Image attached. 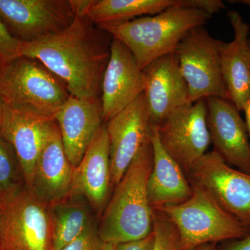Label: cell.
Listing matches in <instances>:
<instances>
[{
  "label": "cell",
  "instance_id": "cell-1",
  "mask_svg": "<svg viewBox=\"0 0 250 250\" xmlns=\"http://www.w3.org/2000/svg\"><path fill=\"white\" fill-rule=\"evenodd\" d=\"M113 37L85 17L53 35L23 42L21 57L36 59L75 98H101Z\"/></svg>",
  "mask_w": 250,
  "mask_h": 250
},
{
  "label": "cell",
  "instance_id": "cell-2",
  "mask_svg": "<svg viewBox=\"0 0 250 250\" xmlns=\"http://www.w3.org/2000/svg\"><path fill=\"white\" fill-rule=\"evenodd\" d=\"M152 166L150 136L115 187L101 215L98 229L104 243L118 246L140 241L152 233L155 211L149 203L147 190Z\"/></svg>",
  "mask_w": 250,
  "mask_h": 250
},
{
  "label": "cell",
  "instance_id": "cell-3",
  "mask_svg": "<svg viewBox=\"0 0 250 250\" xmlns=\"http://www.w3.org/2000/svg\"><path fill=\"white\" fill-rule=\"evenodd\" d=\"M210 17L200 10L178 5L154 16L98 26L123 42L143 70L156 59L174 52L189 31L204 27Z\"/></svg>",
  "mask_w": 250,
  "mask_h": 250
},
{
  "label": "cell",
  "instance_id": "cell-4",
  "mask_svg": "<svg viewBox=\"0 0 250 250\" xmlns=\"http://www.w3.org/2000/svg\"><path fill=\"white\" fill-rule=\"evenodd\" d=\"M70 96L62 81L36 59L20 57L0 65V98L8 107L53 119Z\"/></svg>",
  "mask_w": 250,
  "mask_h": 250
},
{
  "label": "cell",
  "instance_id": "cell-5",
  "mask_svg": "<svg viewBox=\"0 0 250 250\" xmlns=\"http://www.w3.org/2000/svg\"><path fill=\"white\" fill-rule=\"evenodd\" d=\"M192 187L193 193L187 201L154 210L165 215L177 229L182 250L240 239L249 233V229L224 210L208 194Z\"/></svg>",
  "mask_w": 250,
  "mask_h": 250
},
{
  "label": "cell",
  "instance_id": "cell-6",
  "mask_svg": "<svg viewBox=\"0 0 250 250\" xmlns=\"http://www.w3.org/2000/svg\"><path fill=\"white\" fill-rule=\"evenodd\" d=\"M52 205L24 186L0 197V250H51Z\"/></svg>",
  "mask_w": 250,
  "mask_h": 250
},
{
  "label": "cell",
  "instance_id": "cell-7",
  "mask_svg": "<svg viewBox=\"0 0 250 250\" xmlns=\"http://www.w3.org/2000/svg\"><path fill=\"white\" fill-rule=\"evenodd\" d=\"M223 42L205 27H198L189 31L174 50L187 82L190 104L211 97L231 101L220 65Z\"/></svg>",
  "mask_w": 250,
  "mask_h": 250
},
{
  "label": "cell",
  "instance_id": "cell-8",
  "mask_svg": "<svg viewBox=\"0 0 250 250\" xmlns=\"http://www.w3.org/2000/svg\"><path fill=\"white\" fill-rule=\"evenodd\" d=\"M187 176L192 186L201 188L250 229V174L228 165L213 150L199 159Z\"/></svg>",
  "mask_w": 250,
  "mask_h": 250
},
{
  "label": "cell",
  "instance_id": "cell-9",
  "mask_svg": "<svg viewBox=\"0 0 250 250\" xmlns=\"http://www.w3.org/2000/svg\"><path fill=\"white\" fill-rule=\"evenodd\" d=\"M155 125L163 147L187 175L211 143L206 100L177 108Z\"/></svg>",
  "mask_w": 250,
  "mask_h": 250
},
{
  "label": "cell",
  "instance_id": "cell-10",
  "mask_svg": "<svg viewBox=\"0 0 250 250\" xmlns=\"http://www.w3.org/2000/svg\"><path fill=\"white\" fill-rule=\"evenodd\" d=\"M0 18L23 42L53 35L76 18L70 0H0Z\"/></svg>",
  "mask_w": 250,
  "mask_h": 250
},
{
  "label": "cell",
  "instance_id": "cell-11",
  "mask_svg": "<svg viewBox=\"0 0 250 250\" xmlns=\"http://www.w3.org/2000/svg\"><path fill=\"white\" fill-rule=\"evenodd\" d=\"M111 184L116 187L135 156L151 136V122L144 93L106 122Z\"/></svg>",
  "mask_w": 250,
  "mask_h": 250
},
{
  "label": "cell",
  "instance_id": "cell-12",
  "mask_svg": "<svg viewBox=\"0 0 250 250\" xmlns=\"http://www.w3.org/2000/svg\"><path fill=\"white\" fill-rule=\"evenodd\" d=\"M207 125L213 150L237 170L250 174V141L246 123L231 101L206 99Z\"/></svg>",
  "mask_w": 250,
  "mask_h": 250
},
{
  "label": "cell",
  "instance_id": "cell-13",
  "mask_svg": "<svg viewBox=\"0 0 250 250\" xmlns=\"http://www.w3.org/2000/svg\"><path fill=\"white\" fill-rule=\"evenodd\" d=\"M112 187L109 140L104 123L74 169L68 198L83 199L101 215L109 200Z\"/></svg>",
  "mask_w": 250,
  "mask_h": 250
},
{
  "label": "cell",
  "instance_id": "cell-14",
  "mask_svg": "<svg viewBox=\"0 0 250 250\" xmlns=\"http://www.w3.org/2000/svg\"><path fill=\"white\" fill-rule=\"evenodd\" d=\"M144 90V75L134 55L123 42L113 38L102 84L104 122L129 106Z\"/></svg>",
  "mask_w": 250,
  "mask_h": 250
},
{
  "label": "cell",
  "instance_id": "cell-15",
  "mask_svg": "<svg viewBox=\"0 0 250 250\" xmlns=\"http://www.w3.org/2000/svg\"><path fill=\"white\" fill-rule=\"evenodd\" d=\"M143 72L151 124H159L174 110L190 104L187 82L174 52L156 59Z\"/></svg>",
  "mask_w": 250,
  "mask_h": 250
},
{
  "label": "cell",
  "instance_id": "cell-16",
  "mask_svg": "<svg viewBox=\"0 0 250 250\" xmlns=\"http://www.w3.org/2000/svg\"><path fill=\"white\" fill-rule=\"evenodd\" d=\"M53 119L58 125L67 159L76 167L94 135L104 123L101 98L82 99L70 95Z\"/></svg>",
  "mask_w": 250,
  "mask_h": 250
},
{
  "label": "cell",
  "instance_id": "cell-17",
  "mask_svg": "<svg viewBox=\"0 0 250 250\" xmlns=\"http://www.w3.org/2000/svg\"><path fill=\"white\" fill-rule=\"evenodd\" d=\"M74 169L65 154L58 125L54 120L29 188L49 205L66 200L71 191Z\"/></svg>",
  "mask_w": 250,
  "mask_h": 250
},
{
  "label": "cell",
  "instance_id": "cell-18",
  "mask_svg": "<svg viewBox=\"0 0 250 250\" xmlns=\"http://www.w3.org/2000/svg\"><path fill=\"white\" fill-rule=\"evenodd\" d=\"M53 121L5 108L0 135L14 149L27 188L31 187L36 163Z\"/></svg>",
  "mask_w": 250,
  "mask_h": 250
},
{
  "label": "cell",
  "instance_id": "cell-19",
  "mask_svg": "<svg viewBox=\"0 0 250 250\" xmlns=\"http://www.w3.org/2000/svg\"><path fill=\"white\" fill-rule=\"evenodd\" d=\"M228 16L234 36L232 41L222 45L220 65L230 100L241 111L250 95V25L237 11H228Z\"/></svg>",
  "mask_w": 250,
  "mask_h": 250
},
{
  "label": "cell",
  "instance_id": "cell-20",
  "mask_svg": "<svg viewBox=\"0 0 250 250\" xmlns=\"http://www.w3.org/2000/svg\"><path fill=\"white\" fill-rule=\"evenodd\" d=\"M151 141L153 166L147 184L149 203L154 210L183 203L192 196L193 188L183 169L163 147L155 125L151 124Z\"/></svg>",
  "mask_w": 250,
  "mask_h": 250
},
{
  "label": "cell",
  "instance_id": "cell-21",
  "mask_svg": "<svg viewBox=\"0 0 250 250\" xmlns=\"http://www.w3.org/2000/svg\"><path fill=\"white\" fill-rule=\"evenodd\" d=\"M183 0H92L85 18L97 25L117 24L154 16Z\"/></svg>",
  "mask_w": 250,
  "mask_h": 250
},
{
  "label": "cell",
  "instance_id": "cell-22",
  "mask_svg": "<svg viewBox=\"0 0 250 250\" xmlns=\"http://www.w3.org/2000/svg\"><path fill=\"white\" fill-rule=\"evenodd\" d=\"M90 207L80 198H67L52 205L51 250H62L94 223Z\"/></svg>",
  "mask_w": 250,
  "mask_h": 250
},
{
  "label": "cell",
  "instance_id": "cell-23",
  "mask_svg": "<svg viewBox=\"0 0 250 250\" xmlns=\"http://www.w3.org/2000/svg\"><path fill=\"white\" fill-rule=\"evenodd\" d=\"M24 186L14 149L0 135V197L9 195Z\"/></svg>",
  "mask_w": 250,
  "mask_h": 250
},
{
  "label": "cell",
  "instance_id": "cell-24",
  "mask_svg": "<svg viewBox=\"0 0 250 250\" xmlns=\"http://www.w3.org/2000/svg\"><path fill=\"white\" fill-rule=\"evenodd\" d=\"M154 211V241L151 250H182L179 233L173 224L163 213Z\"/></svg>",
  "mask_w": 250,
  "mask_h": 250
},
{
  "label": "cell",
  "instance_id": "cell-25",
  "mask_svg": "<svg viewBox=\"0 0 250 250\" xmlns=\"http://www.w3.org/2000/svg\"><path fill=\"white\" fill-rule=\"evenodd\" d=\"M22 42L15 38L0 18V65L21 57Z\"/></svg>",
  "mask_w": 250,
  "mask_h": 250
},
{
  "label": "cell",
  "instance_id": "cell-26",
  "mask_svg": "<svg viewBox=\"0 0 250 250\" xmlns=\"http://www.w3.org/2000/svg\"><path fill=\"white\" fill-rule=\"evenodd\" d=\"M103 244L99 236L98 226L94 222L77 239L61 250H100Z\"/></svg>",
  "mask_w": 250,
  "mask_h": 250
},
{
  "label": "cell",
  "instance_id": "cell-27",
  "mask_svg": "<svg viewBox=\"0 0 250 250\" xmlns=\"http://www.w3.org/2000/svg\"><path fill=\"white\" fill-rule=\"evenodd\" d=\"M184 6L200 10L210 16L225 8L220 0H184Z\"/></svg>",
  "mask_w": 250,
  "mask_h": 250
},
{
  "label": "cell",
  "instance_id": "cell-28",
  "mask_svg": "<svg viewBox=\"0 0 250 250\" xmlns=\"http://www.w3.org/2000/svg\"><path fill=\"white\" fill-rule=\"evenodd\" d=\"M154 233L140 241L122 243L116 246V250H151L154 244Z\"/></svg>",
  "mask_w": 250,
  "mask_h": 250
},
{
  "label": "cell",
  "instance_id": "cell-29",
  "mask_svg": "<svg viewBox=\"0 0 250 250\" xmlns=\"http://www.w3.org/2000/svg\"><path fill=\"white\" fill-rule=\"evenodd\" d=\"M229 241L222 250H250V233L240 239Z\"/></svg>",
  "mask_w": 250,
  "mask_h": 250
},
{
  "label": "cell",
  "instance_id": "cell-30",
  "mask_svg": "<svg viewBox=\"0 0 250 250\" xmlns=\"http://www.w3.org/2000/svg\"><path fill=\"white\" fill-rule=\"evenodd\" d=\"M243 111L246 113V125L247 129H248V135H249V138L250 139V95Z\"/></svg>",
  "mask_w": 250,
  "mask_h": 250
},
{
  "label": "cell",
  "instance_id": "cell-31",
  "mask_svg": "<svg viewBox=\"0 0 250 250\" xmlns=\"http://www.w3.org/2000/svg\"><path fill=\"white\" fill-rule=\"evenodd\" d=\"M191 250H216V244L215 243H208V244L202 245Z\"/></svg>",
  "mask_w": 250,
  "mask_h": 250
},
{
  "label": "cell",
  "instance_id": "cell-32",
  "mask_svg": "<svg viewBox=\"0 0 250 250\" xmlns=\"http://www.w3.org/2000/svg\"><path fill=\"white\" fill-rule=\"evenodd\" d=\"M5 108H6V105L2 101L1 98H0V125H1V121H2L3 117H4Z\"/></svg>",
  "mask_w": 250,
  "mask_h": 250
},
{
  "label": "cell",
  "instance_id": "cell-33",
  "mask_svg": "<svg viewBox=\"0 0 250 250\" xmlns=\"http://www.w3.org/2000/svg\"><path fill=\"white\" fill-rule=\"evenodd\" d=\"M116 246L111 243H104L100 250H116Z\"/></svg>",
  "mask_w": 250,
  "mask_h": 250
},
{
  "label": "cell",
  "instance_id": "cell-34",
  "mask_svg": "<svg viewBox=\"0 0 250 250\" xmlns=\"http://www.w3.org/2000/svg\"><path fill=\"white\" fill-rule=\"evenodd\" d=\"M229 2H238L248 5L250 7V0H242V1H229Z\"/></svg>",
  "mask_w": 250,
  "mask_h": 250
},
{
  "label": "cell",
  "instance_id": "cell-35",
  "mask_svg": "<svg viewBox=\"0 0 250 250\" xmlns=\"http://www.w3.org/2000/svg\"><path fill=\"white\" fill-rule=\"evenodd\" d=\"M249 53H250V38L249 39Z\"/></svg>",
  "mask_w": 250,
  "mask_h": 250
}]
</instances>
